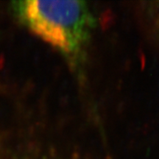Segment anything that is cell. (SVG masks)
<instances>
[{
	"label": "cell",
	"mask_w": 159,
	"mask_h": 159,
	"mask_svg": "<svg viewBox=\"0 0 159 159\" xmlns=\"http://www.w3.org/2000/svg\"><path fill=\"white\" fill-rule=\"evenodd\" d=\"M20 19L53 47L75 54L89 39L94 18L83 1L25 0L16 2Z\"/></svg>",
	"instance_id": "obj_1"
}]
</instances>
